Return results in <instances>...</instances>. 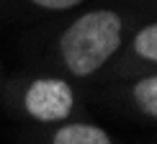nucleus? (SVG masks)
<instances>
[{
	"instance_id": "obj_5",
	"label": "nucleus",
	"mask_w": 157,
	"mask_h": 144,
	"mask_svg": "<svg viewBox=\"0 0 157 144\" xmlns=\"http://www.w3.org/2000/svg\"><path fill=\"white\" fill-rule=\"evenodd\" d=\"M134 54L139 59L152 62V64L157 62V26L155 23L142 26L134 34Z\"/></svg>"
},
{
	"instance_id": "obj_1",
	"label": "nucleus",
	"mask_w": 157,
	"mask_h": 144,
	"mask_svg": "<svg viewBox=\"0 0 157 144\" xmlns=\"http://www.w3.org/2000/svg\"><path fill=\"white\" fill-rule=\"evenodd\" d=\"M124 21L116 10L95 8L77 16L59 36V57L72 75L90 77L119 51Z\"/></svg>"
},
{
	"instance_id": "obj_2",
	"label": "nucleus",
	"mask_w": 157,
	"mask_h": 144,
	"mask_svg": "<svg viewBox=\"0 0 157 144\" xmlns=\"http://www.w3.org/2000/svg\"><path fill=\"white\" fill-rule=\"evenodd\" d=\"M23 108L36 121H64L75 108V93L59 77H39L26 90Z\"/></svg>"
},
{
	"instance_id": "obj_6",
	"label": "nucleus",
	"mask_w": 157,
	"mask_h": 144,
	"mask_svg": "<svg viewBox=\"0 0 157 144\" xmlns=\"http://www.w3.org/2000/svg\"><path fill=\"white\" fill-rule=\"evenodd\" d=\"M29 3H34L36 8H44V10H70L85 0H29Z\"/></svg>"
},
{
	"instance_id": "obj_4",
	"label": "nucleus",
	"mask_w": 157,
	"mask_h": 144,
	"mask_svg": "<svg viewBox=\"0 0 157 144\" xmlns=\"http://www.w3.org/2000/svg\"><path fill=\"white\" fill-rule=\"evenodd\" d=\"M134 103L139 106V111L149 119L157 116V77L147 75L134 85Z\"/></svg>"
},
{
	"instance_id": "obj_3",
	"label": "nucleus",
	"mask_w": 157,
	"mask_h": 144,
	"mask_svg": "<svg viewBox=\"0 0 157 144\" xmlns=\"http://www.w3.org/2000/svg\"><path fill=\"white\" fill-rule=\"evenodd\" d=\"M52 144H113L101 126L93 123H67L52 136Z\"/></svg>"
}]
</instances>
